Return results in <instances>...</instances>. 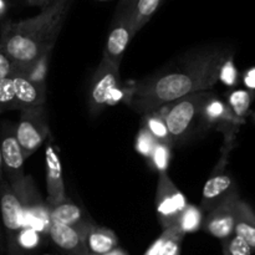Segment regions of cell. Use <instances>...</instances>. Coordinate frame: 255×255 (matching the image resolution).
Listing matches in <instances>:
<instances>
[{"label": "cell", "instance_id": "24", "mask_svg": "<svg viewBox=\"0 0 255 255\" xmlns=\"http://www.w3.org/2000/svg\"><path fill=\"white\" fill-rule=\"evenodd\" d=\"M172 144L171 143H162L158 142L157 146L154 147L153 152H152L151 157L148 158L149 164L154 171L159 173H167L169 167V162H171L172 157Z\"/></svg>", "mask_w": 255, "mask_h": 255}, {"label": "cell", "instance_id": "9", "mask_svg": "<svg viewBox=\"0 0 255 255\" xmlns=\"http://www.w3.org/2000/svg\"><path fill=\"white\" fill-rule=\"evenodd\" d=\"M187 204L186 197L169 178L168 173H159L156 191V214L162 229L173 227Z\"/></svg>", "mask_w": 255, "mask_h": 255}, {"label": "cell", "instance_id": "20", "mask_svg": "<svg viewBox=\"0 0 255 255\" xmlns=\"http://www.w3.org/2000/svg\"><path fill=\"white\" fill-rule=\"evenodd\" d=\"M142 126L149 131V133L157 139V142H162V143H171L173 146L169 137L168 128L164 122L163 116L158 110L152 111L149 114L143 115V120H142Z\"/></svg>", "mask_w": 255, "mask_h": 255}, {"label": "cell", "instance_id": "12", "mask_svg": "<svg viewBox=\"0 0 255 255\" xmlns=\"http://www.w3.org/2000/svg\"><path fill=\"white\" fill-rule=\"evenodd\" d=\"M239 199L241 197L238 191L233 192L214 208L207 212L202 229L221 242L233 236L234 223H236V206Z\"/></svg>", "mask_w": 255, "mask_h": 255}, {"label": "cell", "instance_id": "15", "mask_svg": "<svg viewBox=\"0 0 255 255\" xmlns=\"http://www.w3.org/2000/svg\"><path fill=\"white\" fill-rule=\"evenodd\" d=\"M47 236L60 251L67 255H87L79 228L50 221Z\"/></svg>", "mask_w": 255, "mask_h": 255}, {"label": "cell", "instance_id": "28", "mask_svg": "<svg viewBox=\"0 0 255 255\" xmlns=\"http://www.w3.org/2000/svg\"><path fill=\"white\" fill-rule=\"evenodd\" d=\"M219 80H222L224 84L229 85V86L236 84L237 80H238V74H237V70L236 67H234L233 60L232 59H229L228 61L222 66L221 74H219Z\"/></svg>", "mask_w": 255, "mask_h": 255}, {"label": "cell", "instance_id": "22", "mask_svg": "<svg viewBox=\"0 0 255 255\" xmlns=\"http://www.w3.org/2000/svg\"><path fill=\"white\" fill-rule=\"evenodd\" d=\"M166 0H137L134 7V29L138 32L151 20Z\"/></svg>", "mask_w": 255, "mask_h": 255}, {"label": "cell", "instance_id": "16", "mask_svg": "<svg viewBox=\"0 0 255 255\" xmlns=\"http://www.w3.org/2000/svg\"><path fill=\"white\" fill-rule=\"evenodd\" d=\"M46 162V203H57L66 198L64 177H62L61 162L52 144H49L45 152Z\"/></svg>", "mask_w": 255, "mask_h": 255}, {"label": "cell", "instance_id": "8", "mask_svg": "<svg viewBox=\"0 0 255 255\" xmlns=\"http://www.w3.org/2000/svg\"><path fill=\"white\" fill-rule=\"evenodd\" d=\"M246 120L237 116L228 104L222 101L212 92L202 107L201 126L202 128L217 129L224 136V144L233 146L237 133Z\"/></svg>", "mask_w": 255, "mask_h": 255}, {"label": "cell", "instance_id": "29", "mask_svg": "<svg viewBox=\"0 0 255 255\" xmlns=\"http://www.w3.org/2000/svg\"><path fill=\"white\" fill-rule=\"evenodd\" d=\"M244 82H246L247 86L252 90H255V67L248 70L246 72V76H244Z\"/></svg>", "mask_w": 255, "mask_h": 255}, {"label": "cell", "instance_id": "33", "mask_svg": "<svg viewBox=\"0 0 255 255\" xmlns=\"http://www.w3.org/2000/svg\"><path fill=\"white\" fill-rule=\"evenodd\" d=\"M2 177H4V172H2V161H1V151H0V183L2 182Z\"/></svg>", "mask_w": 255, "mask_h": 255}, {"label": "cell", "instance_id": "35", "mask_svg": "<svg viewBox=\"0 0 255 255\" xmlns=\"http://www.w3.org/2000/svg\"><path fill=\"white\" fill-rule=\"evenodd\" d=\"M252 119H253L254 122H255V112H253V114H252Z\"/></svg>", "mask_w": 255, "mask_h": 255}, {"label": "cell", "instance_id": "34", "mask_svg": "<svg viewBox=\"0 0 255 255\" xmlns=\"http://www.w3.org/2000/svg\"><path fill=\"white\" fill-rule=\"evenodd\" d=\"M2 244H4V236H2V229L0 226V249H2Z\"/></svg>", "mask_w": 255, "mask_h": 255}, {"label": "cell", "instance_id": "32", "mask_svg": "<svg viewBox=\"0 0 255 255\" xmlns=\"http://www.w3.org/2000/svg\"><path fill=\"white\" fill-rule=\"evenodd\" d=\"M102 255H129V254L127 253L126 251H124L122 248L117 247V248H115L114 251L109 252V253H106V254H102Z\"/></svg>", "mask_w": 255, "mask_h": 255}, {"label": "cell", "instance_id": "2", "mask_svg": "<svg viewBox=\"0 0 255 255\" xmlns=\"http://www.w3.org/2000/svg\"><path fill=\"white\" fill-rule=\"evenodd\" d=\"M72 0H56L40 14L16 22H6L0 31V49L20 74L25 75L49 55L66 20Z\"/></svg>", "mask_w": 255, "mask_h": 255}, {"label": "cell", "instance_id": "3", "mask_svg": "<svg viewBox=\"0 0 255 255\" xmlns=\"http://www.w3.org/2000/svg\"><path fill=\"white\" fill-rule=\"evenodd\" d=\"M211 95V91H199L158 109L167 125L172 143H184L201 126L202 107Z\"/></svg>", "mask_w": 255, "mask_h": 255}, {"label": "cell", "instance_id": "36", "mask_svg": "<svg viewBox=\"0 0 255 255\" xmlns=\"http://www.w3.org/2000/svg\"><path fill=\"white\" fill-rule=\"evenodd\" d=\"M101 1H106V0H101Z\"/></svg>", "mask_w": 255, "mask_h": 255}, {"label": "cell", "instance_id": "6", "mask_svg": "<svg viewBox=\"0 0 255 255\" xmlns=\"http://www.w3.org/2000/svg\"><path fill=\"white\" fill-rule=\"evenodd\" d=\"M137 0H120L115 11L110 32L107 35L102 59L119 66L124 57L125 50L137 34L134 29V7Z\"/></svg>", "mask_w": 255, "mask_h": 255}, {"label": "cell", "instance_id": "31", "mask_svg": "<svg viewBox=\"0 0 255 255\" xmlns=\"http://www.w3.org/2000/svg\"><path fill=\"white\" fill-rule=\"evenodd\" d=\"M7 10H9V1L7 0H0V19L6 15Z\"/></svg>", "mask_w": 255, "mask_h": 255}, {"label": "cell", "instance_id": "7", "mask_svg": "<svg viewBox=\"0 0 255 255\" xmlns=\"http://www.w3.org/2000/svg\"><path fill=\"white\" fill-rule=\"evenodd\" d=\"M49 120L45 105L34 106L21 111L15 127V136L25 159L31 156L49 136Z\"/></svg>", "mask_w": 255, "mask_h": 255}, {"label": "cell", "instance_id": "23", "mask_svg": "<svg viewBox=\"0 0 255 255\" xmlns=\"http://www.w3.org/2000/svg\"><path fill=\"white\" fill-rule=\"evenodd\" d=\"M162 244L159 247L158 255H179L181 254L182 242H183L184 234H182L176 227L162 231Z\"/></svg>", "mask_w": 255, "mask_h": 255}, {"label": "cell", "instance_id": "30", "mask_svg": "<svg viewBox=\"0 0 255 255\" xmlns=\"http://www.w3.org/2000/svg\"><path fill=\"white\" fill-rule=\"evenodd\" d=\"M30 5H34V6H40L41 9H45L49 5H51L52 2L56 1V0H26Z\"/></svg>", "mask_w": 255, "mask_h": 255}, {"label": "cell", "instance_id": "13", "mask_svg": "<svg viewBox=\"0 0 255 255\" xmlns=\"http://www.w3.org/2000/svg\"><path fill=\"white\" fill-rule=\"evenodd\" d=\"M0 151H1L2 172L6 177L5 181L11 187L20 186L26 178L24 174L25 157L15 136V128L11 127L4 128L0 141Z\"/></svg>", "mask_w": 255, "mask_h": 255}, {"label": "cell", "instance_id": "25", "mask_svg": "<svg viewBox=\"0 0 255 255\" xmlns=\"http://www.w3.org/2000/svg\"><path fill=\"white\" fill-rule=\"evenodd\" d=\"M157 139L149 133V131L147 128H144L143 126H141L138 133L136 136V142H134V149L138 152L141 156H143L144 158L148 159L151 157L152 152H153L154 147L157 146Z\"/></svg>", "mask_w": 255, "mask_h": 255}, {"label": "cell", "instance_id": "19", "mask_svg": "<svg viewBox=\"0 0 255 255\" xmlns=\"http://www.w3.org/2000/svg\"><path fill=\"white\" fill-rule=\"evenodd\" d=\"M204 219V212L199 207L193 206V204H187L186 208L182 211L177 218L176 223L173 227H176L182 234L194 233V232L202 229Z\"/></svg>", "mask_w": 255, "mask_h": 255}, {"label": "cell", "instance_id": "5", "mask_svg": "<svg viewBox=\"0 0 255 255\" xmlns=\"http://www.w3.org/2000/svg\"><path fill=\"white\" fill-rule=\"evenodd\" d=\"M126 99L120 82V67L102 59L87 90V107L91 116H97L109 106Z\"/></svg>", "mask_w": 255, "mask_h": 255}, {"label": "cell", "instance_id": "11", "mask_svg": "<svg viewBox=\"0 0 255 255\" xmlns=\"http://www.w3.org/2000/svg\"><path fill=\"white\" fill-rule=\"evenodd\" d=\"M233 146H226L224 144L223 149V157L219 161L218 166L211 174L208 181L206 182L203 187V193H202L201 199V206L199 208L207 213L211 211L212 208L221 203L224 198L232 194L233 192L238 191L237 188V183L234 178L232 177L231 173L226 171V163L228 159L229 151L232 149Z\"/></svg>", "mask_w": 255, "mask_h": 255}, {"label": "cell", "instance_id": "18", "mask_svg": "<svg viewBox=\"0 0 255 255\" xmlns=\"http://www.w3.org/2000/svg\"><path fill=\"white\" fill-rule=\"evenodd\" d=\"M234 234L241 237L255 253V212L251 204L242 201V198L236 206Z\"/></svg>", "mask_w": 255, "mask_h": 255}, {"label": "cell", "instance_id": "21", "mask_svg": "<svg viewBox=\"0 0 255 255\" xmlns=\"http://www.w3.org/2000/svg\"><path fill=\"white\" fill-rule=\"evenodd\" d=\"M254 100V94L251 90H234L228 95V106L241 119H246Z\"/></svg>", "mask_w": 255, "mask_h": 255}, {"label": "cell", "instance_id": "1", "mask_svg": "<svg viewBox=\"0 0 255 255\" xmlns=\"http://www.w3.org/2000/svg\"><path fill=\"white\" fill-rule=\"evenodd\" d=\"M233 52L221 45L194 47L167 66L136 81L126 91V102L141 115L199 91H208L219 81L221 69Z\"/></svg>", "mask_w": 255, "mask_h": 255}, {"label": "cell", "instance_id": "27", "mask_svg": "<svg viewBox=\"0 0 255 255\" xmlns=\"http://www.w3.org/2000/svg\"><path fill=\"white\" fill-rule=\"evenodd\" d=\"M17 72H19V70L15 66L14 62H12L11 60L9 59V56L0 49V81L12 76V75L17 74Z\"/></svg>", "mask_w": 255, "mask_h": 255}, {"label": "cell", "instance_id": "4", "mask_svg": "<svg viewBox=\"0 0 255 255\" xmlns=\"http://www.w3.org/2000/svg\"><path fill=\"white\" fill-rule=\"evenodd\" d=\"M46 102V84L29 79L22 74L0 81V114L11 110L41 106Z\"/></svg>", "mask_w": 255, "mask_h": 255}, {"label": "cell", "instance_id": "10", "mask_svg": "<svg viewBox=\"0 0 255 255\" xmlns=\"http://www.w3.org/2000/svg\"><path fill=\"white\" fill-rule=\"evenodd\" d=\"M0 216L6 237L7 249L9 253H11L17 237L22 229H25V216L21 202L5 179L0 183Z\"/></svg>", "mask_w": 255, "mask_h": 255}, {"label": "cell", "instance_id": "14", "mask_svg": "<svg viewBox=\"0 0 255 255\" xmlns=\"http://www.w3.org/2000/svg\"><path fill=\"white\" fill-rule=\"evenodd\" d=\"M87 255H102L119 247V238L114 231L96 224L90 219L80 228Z\"/></svg>", "mask_w": 255, "mask_h": 255}, {"label": "cell", "instance_id": "17", "mask_svg": "<svg viewBox=\"0 0 255 255\" xmlns=\"http://www.w3.org/2000/svg\"><path fill=\"white\" fill-rule=\"evenodd\" d=\"M46 207L50 221L64 224V226L80 229L86 222L90 221L89 218H86L84 211L67 197L64 201H60L57 203H46Z\"/></svg>", "mask_w": 255, "mask_h": 255}, {"label": "cell", "instance_id": "26", "mask_svg": "<svg viewBox=\"0 0 255 255\" xmlns=\"http://www.w3.org/2000/svg\"><path fill=\"white\" fill-rule=\"evenodd\" d=\"M223 255H252L253 251L251 247L237 234H233L228 239L222 242Z\"/></svg>", "mask_w": 255, "mask_h": 255}]
</instances>
